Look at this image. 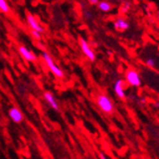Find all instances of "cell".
Segmentation results:
<instances>
[{
    "label": "cell",
    "instance_id": "6da1fadb",
    "mask_svg": "<svg viewBox=\"0 0 159 159\" xmlns=\"http://www.w3.org/2000/svg\"><path fill=\"white\" fill-rule=\"evenodd\" d=\"M41 56L43 60H44L46 66L48 67L49 70L51 73L57 78H63L64 77V73L63 70L56 65V63L54 62V59L52 58V56L46 51H43L41 53Z\"/></svg>",
    "mask_w": 159,
    "mask_h": 159
},
{
    "label": "cell",
    "instance_id": "7a4b0ae2",
    "mask_svg": "<svg viewBox=\"0 0 159 159\" xmlns=\"http://www.w3.org/2000/svg\"><path fill=\"white\" fill-rule=\"evenodd\" d=\"M96 104L101 111L107 114H111L114 111V106L111 99L105 93L98 94L96 97Z\"/></svg>",
    "mask_w": 159,
    "mask_h": 159
},
{
    "label": "cell",
    "instance_id": "3957f363",
    "mask_svg": "<svg viewBox=\"0 0 159 159\" xmlns=\"http://www.w3.org/2000/svg\"><path fill=\"white\" fill-rule=\"evenodd\" d=\"M125 76H126V81L129 86L138 88V87L142 85V79L139 73L134 69H129L126 71Z\"/></svg>",
    "mask_w": 159,
    "mask_h": 159
},
{
    "label": "cell",
    "instance_id": "277c9868",
    "mask_svg": "<svg viewBox=\"0 0 159 159\" xmlns=\"http://www.w3.org/2000/svg\"><path fill=\"white\" fill-rule=\"evenodd\" d=\"M78 43H79V46H80V49L83 52V54L88 58L90 61H94L96 56H95V53L93 52V50L92 49L91 45L88 43V41L85 40L84 38L80 37L79 40H78Z\"/></svg>",
    "mask_w": 159,
    "mask_h": 159
},
{
    "label": "cell",
    "instance_id": "5b68a950",
    "mask_svg": "<svg viewBox=\"0 0 159 159\" xmlns=\"http://www.w3.org/2000/svg\"><path fill=\"white\" fill-rule=\"evenodd\" d=\"M26 21H27V24L29 25L31 30H34V31H37L41 34H43L45 32V29L43 27L40 22L37 20V18L34 16L33 13H27L26 16Z\"/></svg>",
    "mask_w": 159,
    "mask_h": 159
},
{
    "label": "cell",
    "instance_id": "8992f818",
    "mask_svg": "<svg viewBox=\"0 0 159 159\" xmlns=\"http://www.w3.org/2000/svg\"><path fill=\"white\" fill-rule=\"evenodd\" d=\"M17 51H18V53L21 55V57L23 59H25L26 61H29V62H34L37 60V57L36 55L29 49L27 48L26 46L24 45H19L18 48H17Z\"/></svg>",
    "mask_w": 159,
    "mask_h": 159
},
{
    "label": "cell",
    "instance_id": "52a82bcc",
    "mask_svg": "<svg viewBox=\"0 0 159 159\" xmlns=\"http://www.w3.org/2000/svg\"><path fill=\"white\" fill-rule=\"evenodd\" d=\"M113 28L117 33H125L129 29V23L123 17H117L113 21Z\"/></svg>",
    "mask_w": 159,
    "mask_h": 159
},
{
    "label": "cell",
    "instance_id": "ba28073f",
    "mask_svg": "<svg viewBox=\"0 0 159 159\" xmlns=\"http://www.w3.org/2000/svg\"><path fill=\"white\" fill-rule=\"evenodd\" d=\"M113 91L116 94V96L120 99L126 98V91H125V82L122 79H117L114 83L113 86Z\"/></svg>",
    "mask_w": 159,
    "mask_h": 159
},
{
    "label": "cell",
    "instance_id": "9c48e42d",
    "mask_svg": "<svg viewBox=\"0 0 159 159\" xmlns=\"http://www.w3.org/2000/svg\"><path fill=\"white\" fill-rule=\"evenodd\" d=\"M9 116L14 123H21L23 120V114L16 107H12L9 110Z\"/></svg>",
    "mask_w": 159,
    "mask_h": 159
},
{
    "label": "cell",
    "instance_id": "30bf717a",
    "mask_svg": "<svg viewBox=\"0 0 159 159\" xmlns=\"http://www.w3.org/2000/svg\"><path fill=\"white\" fill-rule=\"evenodd\" d=\"M43 96H44L45 101L50 105L51 108H52V109L55 110V111H58V110H59L58 103H57V101H56L54 95H53L51 92L46 91V92L44 93V94H43Z\"/></svg>",
    "mask_w": 159,
    "mask_h": 159
},
{
    "label": "cell",
    "instance_id": "8fae6325",
    "mask_svg": "<svg viewBox=\"0 0 159 159\" xmlns=\"http://www.w3.org/2000/svg\"><path fill=\"white\" fill-rule=\"evenodd\" d=\"M96 6H97L98 10H100L101 11H103V12H109L112 9V5L109 1H106V0L99 1Z\"/></svg>",
    "mask_w": 159,
    "mask_h": 159
},
{
    "label": "cell",
    "instance_id": "7c38bea8",
    "mask_svg": "<svg viewBox=\"0 0 159 159\" xmlns=\"http://www.w3.org/2000/svg\"><path fill=\"white\" fill-rule=\"evenodd\" d=\"M0 11H2L4 13L10 12V6L6 0H0Z\"/></svg>",
    "mask_w": 159,
    "mask_h": 159
},
{
    "label": "cell",
    "instance_id": "4fadbf2b",
    "mask_svg": "<svg viewBox=\"0 0 159 159\" xmlns=\"http://www.w3.org/2000/svg\"><path fill=\"white\" fill-rule=\"evenodd\" d=\"M132 7V3L129 1H124L121 5V11L123 13H127L129 10H131Z\"/></svg>",
    "mask_w": 159,
    "mask_h": 159
},
{
    "label": "cell",
    "instance_id": "5bb4252c",
    "mask_svg": "<svg viewBox=\"0 0 159 159\" xmlns=\"http://www.w3.org/2000/svg\"><path fill=\"white\" fill-rule=\"evenodd\" d=\"M145 64H146L149 68H151V69H154V68H155V66H156V61H155V59H154V58H152V57H149V58H147V59H146Z\"/></svg>",
    "mask_w": 159,
    "mask_h": 159
},
{
    "label": "cell",
    "instance_id": "9a60e30c",
    "mask_svg": "<svg viewBox=\"0 0 159 159\" xmlns=\"http://www.w3.org/2000/svg\"><path fill=\"white\" fill-rule=\"evenodd\" d=\"M31 35L32 37L34 39V40H37V41H40L42 39V34L37 32V31H34V30H31Z\"/></svg>",
    "mask_w": 159,
    "mask_h": 159
},
{
    "label": "cell",
    "instance_id": "2e32d148",
    "mask_svg": "<svg viewBox=\"0 0 159 159\" xmlns=\"http://www.w3.org/2000/svg\"><path fill=\"white\" fill-rule=\"evenodd\" d=\"M99 1H100V0H88V2L91 5H97Z\"/></svg>",
    "mask_w": 159,
    "mask_h": 159
},
{
    "label": "cell",
    "instance_id": "e0dca14e",
    "mask_svg": "<svg viewBox=\"0 0 159 159\" xmlns=\"http://www.w3.org/2000/svg\"><path fill=\"white\" fill-rule=\"evenodd\" d=\"M99 159H108V158L105 156V154H103V153H99Z\"/></svg>",
    "mask_w": 159,
    "mask_h": 159
},
{
    "label": "cell",
    "instance_id": "ac0fdd59",
    "mask_svg": "<svg viewBox=\"0 0 159 159\" xmlns=\"http://www.w3.org/2000/svg\"><path fill=\"white\" fill-rule=\"evenodd\" d=\"M154 107H155V108H157V109H159V99H158L157 101H155V103H154Z\"/></svg>",
    "mask_w": 159,
    "mask_h": 159
}]
</instances>
